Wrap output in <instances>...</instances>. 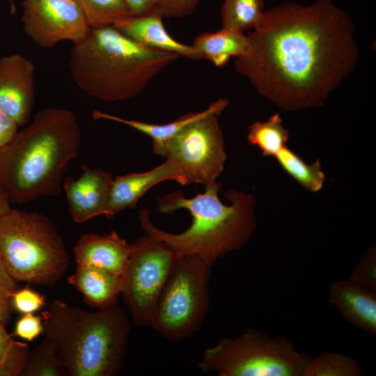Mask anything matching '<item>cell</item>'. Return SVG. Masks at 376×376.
Instances as JSON below:
<instances>
[{
  "mask_svg": "<svg viewBox=\"0 0 376 376\" xmlns=\"http://www.w3.org/2000/svg\"><path fill=\"white\" fill-rule=\"evenodd\" d=\"M274 157L281 167L304 189L312 192L322 189L326 177L319 159L308 165L286 146Z\"/></svg>",
  "mask_w": 376,
  "mask_h": 376,
  "instance_id": "obj_22",
  "label": "cell"
},
{
  "mask_svg": "<svg viewBox=\"0 0 376 376\" xmlns=\"http://www.w3.org/2000/svg\"><path fill=\"white\" fill-rule=\"evenodd\" d=\"M29 352L26 343L15 341L9 354L0 361V376L20 375Z\"/></svg>",
  "mask_w": 376,
  "mask_h": 376,
  "instance_id": "obj_28",
  "label": "cell"
},
{
  "mask_svg": "<svg viewBox=\"0 0 376 376\" xmlns=\"http://www.w3.org/2000/svg\"><path fill=\"white\" fill-rule=\"evenodd\" d=\"M133 250L116 231L108 234L88 233L76 242L73 253L77 266H88L120 276Z\"/></svg>",
  "mask_w": 376,
  "mask_h": 376,
  "instance_id": "obj_14",
  "label": "cell"
},
{
  "mask_svg": "<svg viewBox=\"0 0 376 376\" xmlns=\"http://www.w3.org/2000/svg\"><path fill=\"white\" fill-rule=\"evenodd\" d=\"M228 104L229 101L228 99L220 98L212 102L207 109L202 111L188 113L180 116L171 123L161 125L126 119L98 110L94 111L92 116L95 119H104L121 123L146 134L152 140V150L154 151L188 123L210 113L217 112L221 113Z\"/></svg>",
  "mask_w": 376,
  "mask_h": 376,
  "instance_id": "obj_20",
  "label": "cell"
},
{
  "mask_svg": "<svg viewBox=\"0 0 376 376\" xmlns=\"http://www.w3.org/2000/svg\"><path fill=\"white\" fill-rule=\"evenodd\" d=\"M163 17L157 10L140 16H128L113 26L131 40L148 47L175 53L192 60H201L203 55L193 46L175 40L165 29Z\"/></svg>",
  "mask_w": 376,
  "mask_h": 376,
  "instance_id": "obj_15",
  "label": "cell"
},
{
  "mask_svg": "<svg viewBox=\"0 0 376 376\" xmlns=\"http://www.w3.org/2000/svg\"><path fill=\"white\" fill-rule=\"evenodd\" d=\"M17 127L9 116L0 110V146L7 144L15 137Z\"/></svg>",
  "mask_w": 376,
  "mask_h": 376,
  "instance_id": "obj_33",
  "label": "cell"
},
{
  "mask_svg": "<svg viewBox=\"0 0 376 376\" xmlns=\"http://www.w3.org/2000/svg\"><path fill=\"white\" fill-rule=\"evenodd\" d=\"M17 290L16 281L8 274L0 255V299H10Z\"/></svg>",
  "mask_w": 376,
  "mask_h": 376,
  "instance_id": "obj_32",
  "label": "cell"
},
{
  "mask_svg": "<svg viewBox=\"0 0 376 376\" xmlns=\"http://www.w3.org/2000/svg\"><path fill=\"white\" fill-rule=\"evenodd\" d=\"M263 0H224L222 27L244 31L255 28L263 15Z\"/></svg>",
  "mask_w": 376,
  "mask_h": 376,
  "instance_id": "obj_23",
  "label": "cell"
},
{
  "mask_svg": "<svg viewBox=\"0 0 376 376\" xmlns=\"http://www.w3.org/2000/svg\"><path fill=\"white\" fill-rule=\"evenodd\" d=\"M180 56L141 45L113 25L91 28L74 43L69 70L77 86L105 102L133 98Z\"/></svg>",
  "mask_w": 376,
  "mask_h": 376,
  "instance_id": "obj_4",
  "label": "cell"
},
{
  "mask_svg": "<svg viewBox=\"0 0 376 376\" xmlns=\"http://www.w3.org/2000/svg\"><path fill=\"white\" fill-rule=\"evenodd\" d=\"M220 114L212 112L191 121L153 151L174 164L183 185L206 186L217 182L223 172L227 155L217 118Z\"/></svg>",
  "mask_w": 376,
  "mask_h": 376,
  "instance_id": "obj_9",
  "label": "cell"
},
{
  "mask_svg": "<svg viewBox=\"0 0 376 376\" xmlns=\"http://www.w3.org/2000/svg\"><path fill=\"white\" fill-rule=\"evenodd\" d=\"M179 256L169 244L148 233L133 242L121 275L120 295L136 325L150 326L157 299Z\"/></svg>",
  "mask_w": 376,
  "mask_h": 376,
  "instance_id": "obj_10",
  "label": "cell"
},
{
  "mask_svg": "<svg viewBox=\"0 0 376 376\" xmlns=\"http://www.w3.org/2000/svg\"><path fill=\"white\" fill-rule=\"evenodd\" d=\"M10 301L12 306L22 314L33 313L45 304V297L28 287L17 290Z\"/></svg>",
  "mask_w": 376,
  "mask_h": 376,
  "instance_id": "obj_29",
  "label": "cell"
},
{
  "mask_svg": "<svg viewBox=\"0 0 376 376\" xmlns=\"http://www.w3.org/2000/svg\"><path fill=\"white\" fill-rule=\"evenodd\" d=\"M221 186L219 182L207 185L203 194L193 198H186L180 191L159 197L160 213L172 214L179 209L190 212L191 224L182 233H170L158 228L146 208L139 212L143 230L169 244L180 256L198 255L214 265L226 253L244 246L258 224L253 195L230 189L225 194L230 202L227 205L219 198Z\"/></svg>",
  "mask_w": 376,
  "mask_h": 376,
  "instance_id": "obj_3",
  "label": "cell"
},
{
  "mask_svg": "<svg viewBox=\"0 0 376 376\" xmlns=\"http://www.w3.org/2000/svg\"><path fill=\"white\" fill-rule=\"evenodd\" d=\"M81 145L72 111H39L29 125L0 146V189L16 205L59 194L66 168Z\"/></svg>",
  "mask_w": 376,
  "mask_h": 376,
  "instance_id": "obj_2",
  "label": "cell"
},
{
  "mask_svg": "<svg viewBox=\"0 0 376 376\" xmlns=\"http://www.w3.org/2000/svg\"><path fill=\"white\" fill-rule=\"evenodd\" d=\"M44 332L42 316L33 313L23 314L17 322L14 334L17 337L31 341Z\"/></svg>",
  "mask_w": 376,
  "mask_h": 376,
  "instance_id": "obj_31",
  "label": "cell"
},
{
  "mask_svg": "<svg viewBox=\"0 0 376 376\" xmlns=\"http://www.w3.org/2000/svg\"><path fill=\"white\" fill-rule=\"evenodd\" d=\"M213 265L198 255L178 258L154 308L150 326L172 342L198 331L207 313Z\"/></svg>",
  "mask_w": 376,
  "mask_h": 376,
  "instance_id": "obj_8",
  "label": "cell"
},
{
  "mask_svg": "<svg viewBox=\"0 0 376 376\" xmlns=\"http://www.w3.org/2000/svg\"><path fill=\"white\" fill-rule=\"evenodd\" d=\"M200 0H159L155 10L163 17L182 18L191 14Z\"/></svg>",
  "mask_w": 376,
  "mask_h": 376,
  "instance_id": "obj_30",
  "label": "cell"
},
{
  "mask_svg": "<svg viewBox=\"0 0 376 376\" xmlns=\"http://www.w3.org/2000/svg\"><path fill=\"white\" fill-rule=\"evenodd\" d=\"M250 38L244 31L222 27L215 32H205L195 38L193 46L217 67L226 65L232 57L244 55Z\"/></svg>",
  "mask_w": 376,
  "mask_h": 376,
  "instance_id": "obj_19",
  "label": "cell"
},
{
  "mask_svg": "<svg viewBox=\"0 0 376 376\" xmlns=\"http://www.w3.org/2000/svg\"><path fill=\"white\" fill-rule=\"evenodd\" d=\"M354 31L332 0L284 3L264 11L235 69L283 110L319 108L357 65Z\"/></svg>",
  "mask_w": 376,
  "mask_h": 376,
  "instance_id": "obj_1",
  "label": "cell"
},
{
  "mask_svg": "<svg viewBox=\"0 0 376 376\" xmlns=\"http://www.w3.org/2000/svg\"><path fill=\"white\" fill-rule=\"evenodd\" d=\"M44 333L53 343L68 376H116L125 362L131 329L118 304L88 311L54 300L42 313Z\"/></svg>",
  "mask_w": 376,
  "mask_h": 376,
  "instance_id": "obj_5",
  "label": "cell"
},
{
  "mask_svg": "<svg viewBox=\"0 0 376 376\" xmlns=\"http://www.w3.org/2000/svg\"><path fill=\"white\" fill-rule=\"evenodd\" d=\"M166 180H175L183 185L178 170L169 160L146 172L117 176L112 182L105 216L110 219L125 209L134 207L149 189Z\"/></svg>",
  "mask_w": 376,
  "mask_h": 376,
  "instance_id": "obj_16",
  "label": "cell"
},
{
  "mask_svg": "<svg viewBox=\"0 0 376 376\" xmlns=\"http://www.w3.org/2000/svg\"><path fill=\"white\" fill-rule=\"evenodd\" d=\"M10 201L5 194L0 189V219L12 209Z\"/></svg>",
  "mask_w": 376,
  "mask_h": 376,
  "instance_id": "obj_37",
  "label": "cell"
},
{
  "mask_svg": "<svg viewBox=\"0 0 376 376\" xmlns=\"http://www.w3.org/2000/svg\"><path fill=\"white\" fill-rule=\"evenodd\" d=\"M0 255L15 281L33 285H54L69 266L56 226L36 212L11 209L0 219Z\"/></svg>",
  "mask_w": 376,
  "mask_h": 376,
  "instance_id": "obj_6",
  "label": "cell"
},
{
  "mask_svg": "<svg viewBox=\"0 0 376 376\" xmlns=\"http://www.w3.org/2000/svg\"><path fill=\"white\" fill-rule=\"evenodd\" d=\"M35 65L22 54L0 57V110L18 127L26 125L35 100Z\"/></svg>",
  "mask_w": 376,
  "mask_h": 376,
  "instance_id": "obj_12",
  "label": "cell"
},
{
  "mask_svg": "<svg viewBox=\"0 0 376 376\" xmlns=\"http://www.w3.org/2000/svg\"><path fill=\"white\" fill-rule=\"evenodd\" d=\"M91 28L113 25L130 16L125 0H75Z\"/></svg>",
  "mask_w": 376,
  "mask_h": 376,
  "instance_id": "obj_25",
  "label": "cell"
},
{
  "mask_svg": "<svg viewBox=\"0 0 376 376\" xmlns=\"http://www.w3.org/2000/svg\"><path fill=\"white\" fill-rule=\"evenodd\" d=\"M130 16H140L153 11L159 0H125Z\"/></svg>",
  "mask_w": 376,
  "mask_h": 376,
  "instance_id": "obj_34",
  "label": "cell"
},
{
  "mask_svg": "<svg viewBox=\"0 0 376 376\" xmlns=\"http://www.w3.org/2000/svg\"><path fill=\"white\" fill-rule=\"evenodd\" d=\"M12 304L10 299H0V322L6 324L11 316Z\"/></svg>",
  "mask_w": 376,
  "mask_h": 376,
  "instance_id": "obj_36",
  "label": "cell"
},
{
  "mask_svg": "<svg viewBox=\"0 0 376 376\" xmlns=\"http://www.w3.org/2000/svg\"><path fill=\"white\" fill-rule=\"evenodd\" d=\"M347 279L376 290V247L370 246L351 271Z\"/></svg>",
  "mask_w": 376,
  "mask_h": 376,
  "instance_id": "obj_27",
  "label": "cell"
},
{
  "mask_svg": "<svg viewBox=\"0 0 376 376\" xmlns=\"http://www.w3.org/2000/svg\"><path fill=\"white\" fill-rule=\"evenodd\" d=\"M22 22L26 35L47 48L63 40L78 42L91 29L75 0H24Z\"/></svg>",
  "mask_w": 376,
  "mask_h": 376,
  "instance_id": "obj_11",
  "label": "cell"
},
{
  "mask_svg": "<svg viewBox=\"0 0 376 376\" xmlns=\"http://www.w3.org/2000/svg\"><path fill=\"white\" fill-rule=\"evenodd\" d=\"M359 362L351 357L334 352H324L311 358L302 376H361Z\"/></svg>",
  "mask_w": 376,
  "mask_h": 376,
  "instance_id": "obj_24",
  "label": "cell"
},
{
  "mask_svg": "<svg viewBox=\"0 0 376 376\" xmlns=\"http://www.w3.org/2000/svg\"><path fill=\"white\" fill-rule=\"evenodd\" d=\"M10 6V13L15 14L16 12V6L15 0H8Z\"/></svg>",
  "mask_w": 376,
  "mask_h": 376,
  "instance_id": "obj_38",
  "label": "cell"
},
{
  "mask_svg": "<svg viewBox=\"0 0 376 376\" xmlns=\"http://www.w3.org/2000/svg\"><path fill=\"white\" fill-rule=\"evenodd\" d=\"M329 302L355 327L376 334V290L347 279L338 281L331 285Z\"/></svg>",
  "mask_w": 376,
  "mask_h": 376,
  "instance_id": "obj_17",
  "label": "cell"
},
{
  "mask_svg": "<svg viewBox=\"0 0 376 376\" xmlns=\"http://www.w3.org/2000/svg\"><path fill=\"white\" fill-rule=\"evenodd\" d=\"M289 132L282 125V118L277 113L266 121H257L249 126L247 141L257 146L265 157H274L285 146Z\"/></svg>",
  "mask_w": 376,
  "mask_h": 376,
  "instance_id": "obj_21",
  "label": "cell"
},
{
  "mask_svg": "<svg viewBox=\"0 0 376 376\" xmlns=\"http://www.w3.org/2000/svg\"><path fill=\"white\" fill-rule=\"evenodd\" d=\"M310 359L288 338L250 328L205 349L198 367L219 376H302Z\"/></svg>",
  "mask_w": 376,
  "mask_h": 376,
  "instance_id": "obj_7",
  "label": "cell"
},
{
  "mask_svg": "<svg viewBox=\"0 0 376 376\" xmlns=\"http://www.w3.org/2000/svg\"><path fill=\"white\" fill-rule=\"evenodd\" d=\"M5 324L0 322V361L6 357L15 342L8 333Z\"/></svg>",
  "mask_w": 376,
  "mask_h": 376,
  "instance_id": "obj_35",
  "label": "cell"
},
{
  "mask_svg": "<svg viewBox=\"0 0 376 376\" xmlns=\"http://www.w3.org/2000/svg\"><path fill=\"white\" fill-rule=\"evenodd\" d=\"M23 376H64L65 373L51 340L45 336L42 342L29 352Z\"/></svg>",
  "mask_w": 376,
  "mask_h": 376,
  "instance_id": "obj_26",
  "label": "cell"
},
{
  "mask_svg": "<svg viewBox=\"0 0 376 376\" xmlns=\"http://www.w3.org/2000/svg\"><path fill=\"white\" fill-rule=\"evenodd\" d=\"M68 281L92 307L104 309L118 304L122 288L120 276L95 267L76 266Z\"/></svg>",
  "mask_w": 376,
  "mask_h": 376,
  "instance_id": "obj_18",
  "label": "cell"
},
{
  "mask_svg": "<svg viewBox=\"0 0 376 376\" xmlns=\"http://www.w3.org/2000/svg\"><path fill=\"white\" fill-rule=\"evenodd\" d=\"M81 169L77 179L67 177L63 181L69 212L79 224L106 214L113 180L109 172L102 169H91L86 165Z\"/></svg>",
  "mask_w": 376,
  "mask_h": 376,
  "instance_id": "obj_13",
  "label": "cell"
}]
</instances>
